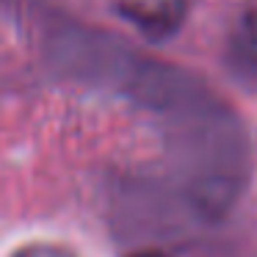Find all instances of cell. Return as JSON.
I'll use <instances>...</instances> for the list:
<instances>
[{
  "mask_svg": "<svg viewBox=\"0 0 257 257\" xmlns=\"http://www.w3.org/2000/svg\"><path fill=\"white\" fill-rule=\"evenodd\" d=\"M130 257H169V254H163L158 249H141V251H133Z\"/></svg>",
  "mask_w": 257,
  "mask_h": 257,
  "instance_id": "obj_4",
  "label": "cell"
},
{
  "mask_svg": "<svg viewBox=\"0 0 257 257\" xmlns=\"http://www.w3.org/2000/svg\"><path fill=\"white\" fill-rule=\"evenodd\" d=\"M116 12L141 36L163 42L183 28L188 17V0H116Z\"/></svg>",
  "mask_w": 257,
  "mask_h": 257,
  "instance_id": "obj_1",
  "label": "cell"
},
{
  "mask_svg": "<svg viewBox=\"0 0 257 257\" xmlns=\"http://www.w3.org/2000/svg\"><path fill=\"white\" fill-rule=\"evenodd\" d=\"M9 257H78L69 246L56 243V240H31L12 251Z\"/></svg>",
  "mask_w": 257,
  "mask_h": 257,
  "instance_id": "obj_3",
  "label": "cell"
},
{
  "mask_svg": "<svg viewBox=\"0 0 257 257\" xmlns=\"http://www.w3.org/2000/svg\"><path fill=\"white\" fill-rule=\"evenodd\" d=\"M227 58L229 67L243 78L257 75V3L240 12L227 36Z\"/></svg>",
  "mask_w": 257,
  "mask_h": 257,
  "instance_id": "obj_2",
  "label": "cell"
}]
</instances>
